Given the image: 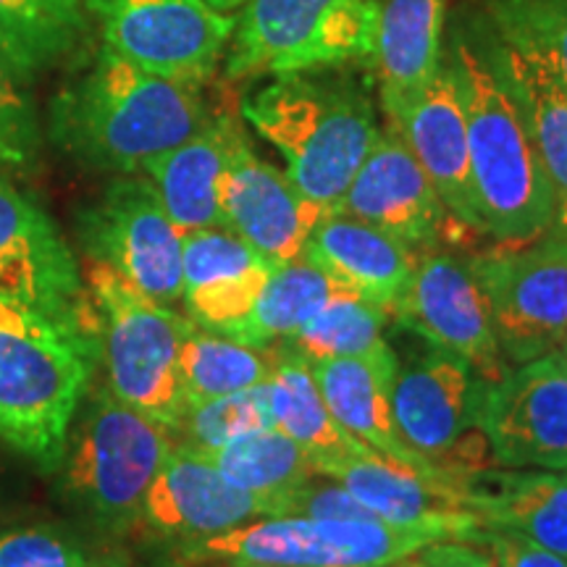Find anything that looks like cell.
Instances as JSON below:
<instances>
[{
	"mask_svg": "<svg viewBox=\"0 0 567 567\" xmlns=\"http://www.w3.org/2000/svg\"><path fill=\"white\" fill-rule=\"evenodd\" d=\"M82 279L109 389L174 431L184 413L179 352L193 321L140 292L101 260L87 258Z\"/></svg>",
	"mask_w": 567,
	"mask_h": 567,
	"instance_id": "6",
	"label": "cell"
},
{
	"mask_svg": "<svg viewBox=\"0 0 567 567\" xmlns=\"http://www.w3.org/2000/svg\"><path fill=\"white\" fill-rule=\"evenodd\" d=\"M350 292L305 250L300 258L276 266L264 295L255 302L231 339L252 347H271L295 337L310 318L321 313L334 297Z\"/></svg>",
	"mask_w": 567,
	"mask_h": 567,
	"instance_id": "29",
	"label": "cell"
},
{
	"mask_svg": "<svg viewBox=\"0 0 567 567\" xmlns=\"http://www.w3.org/2000/svg\"><path fill=\"white\" fill-rule=\"evenodd\" d=\"M442 538L465 542L460 530L431 523L394 526L281 515L258 517L200 542L176 544L174 563L179 567H389Z\"/></svg>",
	"mask_w": 567,
	"mask_h": 567,
	"instance_id": "7",
	"label": "cell"
},
{
	"mask_svg": "<svg viewBox=\"0 0 567 567\" xmlns=\"http://www.w3.org/2000/svg\"><path fill=\"white\" fill-rule=\"evenodd\" d=\"M488 381L457 354L439 350L417 352L396 368L392 413L394 425L415 455L436 465H455L460 444L481 431Z\"/></svg>",
	"mask_w": 567,
	"mask_h": 567,
	"instance_id": "16",
	"label": "cell"
},
{
	"mask_svg": "<svg viewBox=\"0 0 567 567\" xmlns=\"http://www.w3.org/2000/svg\"><path fill=\"white\" fill-rule=\"evenodd\" d=\"M305 250L350 292L381 305L386 313L405 292L417 260L413 247L339 210H329L316 224Z\"/></svg>",
	"mask_w": 567,
	"mask_h": 567,
	"instance_id": "25",
	"label": "cell"
},
{
	"mask_svg": "<svg viewBox=\"0 0 567 567\" xmlns=\"http://www.w3.org/2000/svg\"><path fill=\"white\" fill-rule=\"evenodd\" d=\"M492 310L509 363L557 352L567 339V237L551 229L534 243H496L467 258Z\"/></svg>",
	"mask_w": 567,
	"mask_h": 567,
	"instance_id": "9",
	"label": "cell"
},
{
	"mask_svg": "<svg viewBox=\"0 0 567 567\" xmlns=\"http://www.w3.org/2000/svg\"><path fill=\"white\" fill-rule=\"evenodd\" d=\"M486 9L502 40L542 55L567 84V0H486Z\"/></svg>",
	"mask_w": 567,
	"mask_h": 567,
	"instance_id": "35",
	"label": "cell"
},
{
	"mask_svg": "<svg viewBox=\"0 0 567 567\" xmlns=\"http://www.w3.org/2000/svg\"><path fill=\"white\" fill-rule=\"evenodd\" d=\"M271 347H252L193 323L179 352L184 410L264 384L271 373Z\"/></svg>",
	"mask_w": 567,
	"mask_h": 567,
	"instance_id": "31",
	"label": "cell"
},
{
	"mask_svg": "<svg viewBox=\"0 0 567 567\" xmlns=\"http://www.w3.org/2000/svg\"><path fill=\"white\" fill-rule=\"evenodd\" d=\"M92 551L74 530L40 523L0 534V567H84Z\"/></svg>",
	"mask_w": 567,
	"mask_h": 567,
	"instance_id": "37",
	"label": "cell"
},
{
	"mask_svg": "<svg viewBox=\"0 0 567 567\" xmlns=\"http://www.w3.org/2000/svg\"><path fill=\"white\" fill-rule=\"evenodd\" d=\"M392 567H496L484 551L457 538H442V542L425 544L415 555H410Z\"/></svg>",
	"mask_w": 567,
	"mask_h": 567,
	"instance_id": "40",
	"label": "cell"
},
{
	"mask_svg": "<svg viewBox=\"0 0 567 567\" xmlns=\"http://www.w3.org/2000/svg\"><path fill=\"white\" fill-rule=\"evenodd\" d=\"M208 3H210L216 11L231 13V11H237L239 6H245V0H208Z\"/></svg>",
	"mask_w": 567,
	"mask_h": 567,
	"instance_id": "42",
	"label": "cell"
},
{
	"mask_svg": "<svg viewBox=\"0 0 567 567\" xmlns=\"http://www.w3.org/2000/svg\"><path fill=\"white\" fill-rule=\"evenodd\" d=\"M450 66L465 111L484 234L496 243H534L555 229V193L526 122L496 74L484 32L457 30Z\"/></svg>",
	"mask_w": 567,
	"mask_h": 567,
	"instance_id": "2",
	"label": "cell"
},
{
	"mask_svg": "<svg viewBox=\"0 0 567 567\" xmlns=\"http://www.w3.org/2000/svg\"><path fill=\"white\" fill-rule=\"evenodd\" d=\"M95 360L90 326L0 295V442L42 471L61 467Z\"/></svg>",
	"mask_w": 567,
	"mask_h": 567,
	"instance_id": "4",
	"label": "cell"
},
{
	"mask_svg": "<svg viewBox=\"0 0 567 567\" xmlns=\"http://www.w3.org/2000/svg\"><path fill=\"white\" fill-rule=\"evenodd\" d=\"M488 55L520 111L555 193V231L567 237V84L542 55L484 32Z\"/></svg>",
	"mask_w": 567,
	"mask_h": 567,
	"instance_id": "23",
	"label": "cell"
},
{
	"mask_svg": "<svg viewBox=\"0 0 567 567\" xmlns=\"http://www.w3.org/2000/svg\"><path fill=\"white\" fill-rule=\"evenodd\" d=\"M389 567H392V565H389Z\"/></svg>",
	"mask_w": 567,
	"mask_h": 567,
	"instance_id": "45",
	"label": "cell"
},
{
	"mask_svg": "<svg viewBox=\"0 0 567 567\" xmlns=\"http://www.w3.org/2000/svg\"><path fill=\"white\" fill-rule=\"evenodd\" d=\"M478 544L492 549L496 567H567V559L509 528H481Z\"/></svg>",
	"mask_w": 567,
	"mask_h": 567,
	"instance_id": "39",
	"label": "cell"
},
{
	"mask_svg": "<svg viewBox=\"0 0 567 567\" xmlns=\"http://www.w3.org/2000/svg\"><path fill=\"white\" fill-rule=\"evenodd\" d=\"M446 0H384L379 3L375 69L386 116L421 90L442 66Z\"/></svg>",
	"mask_w": 567,
	"mask_h": 567,
	"instance_id": "27",
	"label": "cell"
},
{
	"mask_svg": "<svg viewBox=\"0 0 567 567\" xmlns=\"http://www.w3.org/2000/svg\"><path fill=\"white\" fill-rule=\"evenodd\" d=\"M471 467L402 465L394 460L363 450L329 465L321 476L334 478L350 488L354 499L394 526H450L463 534L465 542H478L481 517L473 509V494L467 488Z\"/></svg>",
	"mask_w": 567,
	"mask_h": 567,
	"instance_id": "17",
	"label": "cell"
},
{
	"mask_svg": "<svg viewBox=\"0 0 567 567\" xmlns=\"http://www.w3.org/2000/svg\"><path fill=\"white\" fill-rule=\"evenodd\" d=\"M310 368H313L326 405L347 434H352L375 455L394 460V463L423 467V471L436 467L431 460L415 455L402 442L394 425L392 392L400 360L392 344L365 358L321 360V363H310Z\"/></svg>",
	"mask_w": 567,
	"mask_h": 567,
	"instance_id": "22",
	"label": "cell"
},
{
	"mask_svg": "<svg viewBox=\"0 0 567 567\" xmlns=\"http://www.w3.org/2000/svg\"><path fill=\"white\" fill-rule=\"evenodd\" d=\"M274 268L226 226L187 231L182 237L187 318L200 329L234 337L264 295Z\"/></svg>",
	"mask_w": 567,
	"mask_h": 567,
	"instance_id": "21",
	"label": "cell"
},
{
	"mask_svg": "<svg viewBox=\"0 0 567 567\" xmlns=\"http://www.w3.org/2000/svg\"><path fill=\"white\" fill-rule=\"evenodd\" d=\"M0 295L63 321L90 326L74 252L48 210L0 176ZM92 329V326H90Z\"/></svg>",
	"mask_w": 567,
	"mask_h": 567,
	"instance_id": "15",
	"label": "cell"
},
{
	"mask_svg": "<svg viewBox=\"0 0 567 567\" xmlns=\"http://www.w3.org/2000/svg\"><path fill=\"white\" fill-rule=\"evenodd\" d=\"M210 116L200 87L155 76L103 45L53 97L48 132L82 166L134 174Z\"/></svg>",
	"mask_w": 567,
	"mask_h": 567,
	"instance_id": "1",
	"label": "cell"
},
{
	"mask_svg": "<svg viewBox=\"0 0 567 567\" xmlns=\"http://www.w3.org/2000/svg\"><path fill=\"white\" fill-rule=\"evenodd\" d=\"M386 318V308L354 292H344L334 297L321 313L310 318L284 344L292 347L308 363L337 358H365V354L379 352L381 347L389 344L384 339Z\"/></svg>",
	"mask_w": 567,
	"mask_h": 567,
	"instance_id": "33",
	"label": "cell"
},
{
	"mask_svg": "<svg viewBox=\"0 0 567 567\" xmlns=\"http://www.w3.org/2000/svg\"><path fill=\"white\" fill-rule=\"evenodd\" d=\"M271 373L266 379L268 405L274 425L284 431L310 457L316 473L339 463V460L368 450L352 434H347L326 405L321 389L308 360L292 347L271 344Z\"/></svg>",
	"mask_w": 567,
	"mask_h": 567,
	"instance_id": "28",
	"label": "cell"
},
{
	"mask_svg": "<svg viewBox=\"0 0 567 567\" xmlns=\"http://www.w3.org/2000/svg\"><path fill=\"white\" fill-rule=\"evenodd\" d=\"M239 130L231 116H210L200 132L142 166L182 234L224 226L221 179Z\"/></svg>",
	"mask_w": 567,
	"mask_h": 567,
	"instance_id": "24",
	"label": "cell"
},
{
	"mask_svg": "<svg viewBox=\"0 0 567 567\" xmlns=\"http://www.w3.org/2000/svg\"><path fill=\"white\" fill-rule=\"evenodd\" d=\"M42 124L30 80L0 53V168L32 172L40 161Z\"/></svg>",
	"mask_w": 567,
	"mask_h": 567,
	"instance_id": "36",
	"label": "cell"
},
{
	"mask_svg": "<svg viewBox=\"0 0 567 567\" xmlns=\"http://www.w3.org/2000/svg\"><path fill=\"white\" fill-rule=\"evenodd\" d=\"M76 229L90 260H101L163 305L182 300L184 234L147 176L111 182L101 200L80 213Z\"/></svg>",
	"mask_w": 567,
	"mask_h": 567,
	"instance_id": "11",
	"label": "cell"
},
{
	"mask_svg": "<svg viewBox=\"0 0 567 567\" xmlns=\"http://www.w3.org/2000/svg\"><path fill=\"white\" fill-rule=\"evenodd\" d=\"M74 417L63 452V494L103 534L140 526L142 502L174 446L172 429L97 389Z\"/></svg>",
	"mask_w": 567,
	"mask_h": 567,
	"instance_id": "5",
	"label": "cell"
},
{
	"mask_svg": "<svg viewBox=\"0 0 567 567\" xmlns=\"http://www.w3.org/2000/svg\"><path fill=\"white\" fill-rule=\"evenodd\" d=\"M255 567H274V565H255Z\"/></svg>",
	"mask_w": 567,
	"mask_h": 567,
	"instance_id": "44",
	"label": "cell"
},
{
	"mask_svg": "<svg viewBox=\"0 0 567 567\" xmlns=\"http://www.w3.org/2000/svg\"><path fill=\"white\" fill-rule=\"evenodd\" d=\"M245 122L284 158V174L326 213L337 210L379 137L371 95L329 69L274 76L243 103Z\"/></svg>",
	"mask_w": 567,
	"mask_h": 567,
	"instance_id": "3",
	"label": "cell"
},
{
	"mask_svg": "<svg viewBox=\"0 0 567 567\" xmlns=\"http://www.w3.org/2000/svg\"><path fill=\"white\" fill-rule=\"evenodd\" d=\"M481 434L496 465L567 473V371L557 352L488 384Z\"/></svg>",
	"mask_w": 567,
	"mask_h": 567,
	"instance_id": "13",
	"label": "cell"
},
{
	"mask_svg": "<svg viewBox=\"0 0 567 567\" xmlns=\"http://www.w3.org/2000/svg\"><path fill=\"white\" fill-rule=\"evenodd\" d=\"M465 481L484 526L517 530L567 559V473L471 467Z\"/></svg>",
	"mask_w": 567,
	"mask_h": 567,
	"instance_id": "26",
	"label": "cell"
},
{
	"mask_svg": "<svg viewBox=\"0 0 567 567\" xmlns=\"http://www.w3.org/2000/svg\"><path fill=\"white\" fill-rule=\"evenodd\" d=\"M289 515L287 496L252 494L193 446L176 444L142 502L140 526L161 542L187 544L258 520Z\"/></svg>",
	"mask_w": 567,
	"mask_h": 567,
	"instance_id": "14",
	"label": "cell"
},
{
	"mask_svg": "<svg viewBox=\"0 0 567 567\" xmlns=\"http://www.w3.org/2000/svg\"><path fill=\"white\" fill-rule=\"evenodd\" d=\"M389 316L439 350L457 354L488 384H499L509 373L492 310L467 258L436 247L417 255L410 284Z\"/></svg>",
	"mask_w": 567,
	"mask_h": 567,
	"instance_id": "12",
	"label": "cell"
},
{
	"mask_svg": "<svg viewBox=\"0 0 567 567\" xmlns=\"http://www.w3.org/2000/svg\"><path fill=\"white\" fill-rule=\"evenodd\" d=\"M331 484H313V478L292 494H287L289 515L318 517V520H363V523H384L379 515L371 513L363 502L354 499L350 488L339 481L329 478Z\"/></svg>",
	"mask_w": 567,
	"mask_h": 567,
	"instance_id": "38",
	"label": "cell"
},
{
	"mask_svg": "<svg viewBox=\"0 0 567 567\" xmlns=\"http://www.w3.org/2000/svg\"><path fill=\"white\" fill-rule=\"evenodd\" d=\"M379 0H245L226 76H281L373 59Z\"/></svg>",
	"mask_w": 567,
	"mask_h": 567,
	"instance_id": "8",
	"label": "cell"
},
{
	"mask_svg": "<svg viewBox=\"0 0 567 567\" xmlns=\"http://www.w3.org/2000/svg\"><path fill=\"white\" fill-rule=\"evenodd\" d=\"M103 45L163 80L203 87L229 48L237 19L208 0H84Z\"/></svg>",
	"mask_w": 567,
	"mask_h": 567,
	"instance_id": "10",
	"label": "cell"
},
{
	"mask_svg": "<svg viewBox=\"0 0 567 567\" xmlns=\"http://www.w3.org/2000/svg\"><path fill=\"white\" fill-rule=\"evenodd\" d=\"M386 118L421 163L450 216L463 229L484 234L473 193L465 111L450 61Z\"/></svg>",
	"mask_w": 567,
	"mask_h": 567,
	"instance_id": "20",
	"label": "cell"
},
{
	"mask_svg": "<svg viewBox=\"0 0 567 567\" xmlns=\"http://www.w3.org/2000/svg\"><path fill=\"white\" fill-rule=\"evenodd\" d=\"M84 567H130V555L118 549L101 551V555H92Z\"/></svg>",
	"mask_w": 567,
	"mask_h": 567,
	"instance_id": "41",
	"label": "cell"
},
{
	"mask_svg": "<svg viewBox=\"0 0 567 567\" xmlns=\"http://www.w3.org/2000/svg\"><path fill=\"white\" fill-rule=\"evenodd\" d=\"M337 210L392 234L415 252L436 247L452 229H463L392 126L379 132Z\"/></svg>",
	"mask_w": 567,
	"mask_h": 567,
	"instance_id": "18",
	"label": "cell"
},
{
	"mask_svg": "<svg viewBox=\"0 0 567 567\" xmlns=\"http://www.w3.org/2000/svg\"><path fill=\"white\" fill-rule=\"evenodd\" d=\"M205 455L234 484L264 496H287L316 476L310 457L276 425L231 439Z\"/></svg>",
	"mask_w": 567,
	"mask_h": 567,
	"instance_id": "32",
	"label": "cell"
},
{
	"mask_svg": "<svg viewBox=\"0 0 567 567\" xmlns=\"http://www.w3.org/2000/svg\"><path fill=\"white\" fill-rule=\"evenodd\" d=\"M224 226L271 266L300 258L316 224L326 216L274 163L252 151L247 134L234 137L221 179Z\"/></svg>",
	"mask_w": 567,
	"mask_h": 567,
	"instance_id": "19",
	"label": "cell"
},
{
	"mask_svg": "<svg viewBox=\"0 0 567 567\" xmlns=\"http://www.w3.org/2000/svg\"><path fill=\"white\" fill-rule=\"evenodd\" d=\"M268 425H274V417L264 381V384L243 389V392L187 408L172 434L179 436L176 444L208 452L231 442V439L250 434V431L268 429Z\"/></svg>",
	"mask_w": 567,
	"mask_h": 567,
	"instance_id": "34",
	"label": "cell"
},
{
	"mask_svg": "<svg viewBox=\"0 0 567 567\" xmlns=\"http://www.w3.org/2000/svg\"><path fill=\"white\" fill-rule=\"evenodd\" d=\"M84 32V0H0V53L30 82L69 59Z\"/></svg>",
	"mask_w": 567,
	"mask_h": 567,
	"instance_id": "30",
	"label": "cell"
},
{
	"mask_svg": "<svg viewBox=\"0 0 567 567\" xmlns=\"http://www.w3.org/2000/svg\"><path fill=\"white\" fill-rule=\"evenodd\" d=\"M557 354H559V360H563V365H565V371H567V339H565V344L557 350Z\"/></svg>",
	"mask_w": 567,
	"mask_h": 567,
	"instance_id": "43",
	"label": "cell"
}]
</instances>
